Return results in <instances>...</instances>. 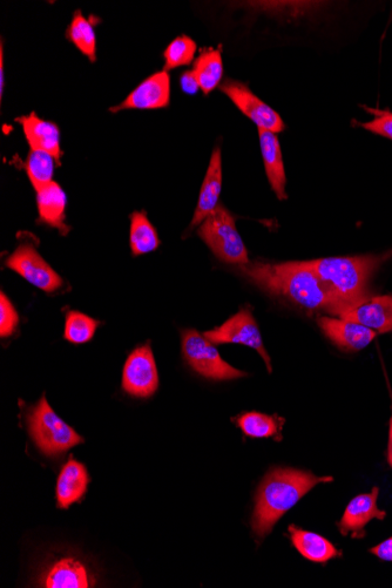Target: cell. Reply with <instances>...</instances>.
I'll return each mask as SVG.
<instances>
[{"label":"cell","mask_w":392,"mask_h":588,"mask_svg":"<svg viewBox=\"0 0 392 588\" xmlns=\"http://www.w3.org/2000/svg\"><path fill=\"white\" fill-rule=\"evenodd\" d=\"M340 319L362 324L377 334L392 331V295L368 296L340 314Z\"/></svg>","instance_id":"15"},{"label":"cell","mask_w":392,"mask_h":588,"mask_svg":"<svg viewBox=\"0 0 392 588\" xmlns=\"http://www.w3.org/2000/svg\"><path fill=\"white\" fill-rule=\"evenodd\" d=\"M319 327L323 334L335 344V346L347 353H357V351L367 348L371 342L376 339L377 333L362 324L343 320L340 317L321 316Z\"/></svg>","instance_id":"14"},{"label":"cell","mask_w":392,"mask_h":588,"mask_svg":"<svg viewBox=\"0 0 392 588\" xmlns=\"http://www.w3.org/2000/svg\"><path fill=\"white\" fill-rule=\"evenodd\" d=\"M4 83H5L4 58H3V46H2V47H0V93H2V97H3V92H4Z\"/></svg>","instance_id":"33"},{"label":"cell","mask_w":392,"mask_h":588,"mask_svg":"<svg viewBox=\"0 0 392 588\" xmlns=\"http://www.w3.org/2000/svg\"><path fill=\"white\" fill-rule=\"evenodd\" d=\"M66 37L77 49L90 59L91 63L97 60V37L91 20L86 19L83 13H73L72 22L67 29Z\"/></svg>","instance_id":"25"},{"label":"cell","mask_w":392,"mask_h":588,"mask_svg":"<svg viewBox=\"0 0 392 588\" xmlns=\"http://www.w3.org/2000/svg\"><path fill=\"white\" fill-rule=\"evenodd\" d=\"M222 93L231 99L232 103L258 126L259 130L279 134L286 130L285 121L280 114L273 110L241 81L227 79L220 86Z\"/></svg>","instance_id":"8"},{"label":"cell","mask_w":392,"mask_h":588,"mask_svg":"<svg viewBox=\"0 0 392 588\" xmlns=\"http://www.w3.org/2000/svg\"><path fill=\"white\" fill-rule=\"evenodd\" d=\"M380 495V489L374 488L369 493H362L351 499L343 517L340 520L339 530L342 536H348L354 539H361L366 537V526L371 520H384L387 517V512L378 509L377 500Z\"/></svg>","instance_id":"13"},{"label":"cell","mask_w":392,"mask_h":588,"mask_svg":"<svg viewBox=\"0 0 392 588\" xmlns=\"http://www.w3.org/2000/svg\"><path fill=\"white\" fill-rule=\"evenodd\" d=\"M16 121L22 125L25 139L29 143L31 151L50 153L60 162L63 151L60 146L59 127L56 124L40 119L36 113L20 117Z\"/></svg>","instance_id":"16"},{"label":"cell","mask_w":392,"mask_h":588,"mask_svg":"<svg viewBox=\"0 0 392 588\" xmlns=\"http://www.w3.org/2000/svg\"><path fill=\"white\" fill-rule=\"evenodd\" d=\"M232 422L250 438H273L276 442L282 441V429L286 419L280 416H269L261 412H246L232 418Z\"/></svg>","instance_id":"22"},{"label":"cell","mask_w":392,"mask_h":588,"mask_svg":"<svg viewBox=\"0 0 392 588\" xmlns=\"http://www.w3.org/2000/svg\"><path fill=\"white\" fill-rule=\"evenodd\" d=\"M200 85L202 92L208 96L214 90L221 86L223 78V60L219 49L208 47L199 54L195 59L192 70Z\"/></svg>","instance_id":"23"},{"label":"cell","mask_w":392,"mask_h":588,"mask_svg":"<svg viewBox=\"0 0 392 588\" xmlns=\"http://www.w3.org/2000/svg\"><path fill=\"white\" fill-rule=\"evenodd\" d=\"M364 110L375 117L368 123L358 124L371 133L392 140V112L376 110V108L363 107Z\"/></svg>","instance_id":"29"},{"label":"cell","mask_w":392,"mask_h":588,"mask_svg":"<svg viewBox=\"0 0 392 588\" xmlns=\"http://www.w3.org/2000/svg\"><path fill=\"white\" fill-rule=\"evenodd\" d=\"M213 344H242L258 351V354L266 363L268 373H272V360L263 344L261 331L249 309H241L222 326L206 331L204 334Z\"/></svg>","instance_id":"7"},{"label":"cell","mask_w":392,"mask_h":588,"mask_svg":"<svg viewBox=\"0 0 392 588\" xmlns=\"http://www.w3.org/2000/svg\"><path fill=\"white\" fill-rule=\"evenodd\" d=\"M91 483V477L83 463L71 458L67 462L57 482V506L59 509H69L71 505L84 498Z\"/></svg>","instance_id":"18"},{"label":"cell","mask_w":392,"mask_h":588,"mask_svg":"<svg viewBox=\"0 0 392 588\" xmlns=\"http://www.w3.org/2000/svg\"><path fill=\"white\" fill-rule=\"evenodd\" d=\"M239 270L254 285L270 294L287 297L297 306L326 310L334 316L339 312V304L307 261L248 262L239 266Z\"/></svg>","instance_id":"1"},{"label":"cell","mask_w":392,"mask_h":588,"mask_svg":"<svg viewBox=\"0 0 392 588\" xmlns=\"http://www.w3.org/2000/svg\"><path fill=\"white\" fill-rule=\"evenodd\" d=\"M36 192L39 221L58 229L62 235L69 233L71 227L65 223L67 196L64 189L53 181Z\"/></svg>","instance_id":"20"},{"label":"cell","mask_w":392,"mask_h":588,"mask_svg":"<svg viewBox=\"0 0 392 588\" xmlns=\"http://www.w3.org/2000/svg\"><path fill=\"white\" fill-rule=\"evenodd\" d=\"M388 463L390 468H392V415L389 424Z\"/></svg>","instance_id":"34"},{"label":"cell","mask_w":392,"mask_h":588,"mask_svg":"<svg viewBox=\"0 0 392 588\" xmlns=\"http://www.w3.org/2000/svg\"><path fill=\"white\" fill-rule=\"evenodd\" d=\"M32 441L43 455L57 457L85 439L53 411L45 395L26 418Z\"/></svg>","instance_id":"4"},{"label":"cell","mask_w":392,"mask_h":588,"mask_svg":"<svg viewBox=\"0 0 392 588\" xmlns=\"http://www.w3.org/2000/svg\"><path fill=\"white\" fill-rule=\"evenodd\" d=\"M334 482L333 477L315 476L313 472L292 468H274L262 479L255 496L252 530L256 538L265 539L279 520L316 485Z\"/></svg>","instance_id":"2"},{"label":"cell","mask_w":392,"mask_h":588,"mask_svg":"<svg viewBox=\"0 0 392 588\" xmlns=\"http://www.w3.org/2000/svg\"><path fill=\"white\" fill-rule=\"evenodd\" d=\"M392 252L385 255L346 256L307 261L308 266L327 286L337 304L339 317L344 310L368 297L371 277Z\"/></svg>","instance_id":"3"},{"label":"cell","mask_w":392,"mask_h":588,"mask_svg":"<svg viewBox=\"0 0 392 588\" xmlns=\"http://www.w3.org/2000/svg\"><path fill=\"white\" fill-rule=\"evenodd\" d=\"M180 85L182 92L189 94V96H194L201 90L193 71H185L181 74Z\"/></svg>","instance_id":"31"},{"label":"cell","mask_w":392,"mask_h":588,"mask_svg":"<svg viewBox=\"0 0 392 588\" xmlns=\"http://www.w3.org/2000/svg\"><path fill=\"white\" fill-rule=\"evenodd\" d=\"M100 322L79 312L66 314L64 339L73 344H84L90 342Z\"/></svg>","instance_id":"27"},{"label":"cell","mask_w":392,"mask_h":588,"mask_svg":"<svg viewBox=\"0 0 392 588\" xmlns=\"http://www.w3.org/2000/svg\"><path fill=\"white\" fill-rule=\"evenodd\" d=\"M19 316L15 307L4 293L0 295V336L10 337L15 334Z\"/></svg>","instance_id":"30"},{"label":"cell","mask_w":392,"mask_h":588,"mask_svg":"<svg viewBox=\"0 0 392 588\" xmlns=\"http://www.w3.org/2000/svg\"><path fill=\"white\" fill-rule=\"evenodd\" d=\"M259 139L269 185L277 199L285 201L288 199L287 178L279 138L273 132L259 130Z\"/></svg>","instance_id":"19"},{"label":"cell","mask_w":392,"mask_h":588,"mask_svg":"<svg viewBox=\"0 0 392 588\" xmlns=\"http://www.w3.org/2000/svg\"><path fill=\"white\" fill-rule=\"evenodd\" d=\"M222 189V159L220 147L213 151L208 170L199 194L191 226H198L219 207Z\"/></svg>","instance_id":"17"},{"label":"cell","mask_w":392,"mask_h":588,"mask_svg":"<svg viewBox=\"0 0 392 588\" xmlns=\"http://www.w3.org/2000/svg\"><path fill=\"white\" fill-rule=\"evenodd\" d=\"M159 388L157 363L150 344L139 347L128 356L123 373V389L128 395L148 398Z\"/></svg>","instance_id":"10"},{"label":"cell","mask_w":392,"mask_h":588,"mask_svg":"<svg viewBox=\"0 0 392 588\" xmlns=\"http://www.w3.org/2000/svg\"><path fill=\"white\" fill-rule=\"evenodd\" d=\"M181 349L188 366L207 380L232 381L247 376L223 360L215 344L208 341L204 335H200L199 331H182Z\"/></svg>","instance_id":"6"},{"label":"cell","mask_w":392,"mask_h":588,"mask_svg":"<svg viewBox=\"0 0 392 588\" xmlns=\"http://www.w3.org/2000/svg\"><path fill=\"white\" fill-rule=\"evenodd\" d=\"M5 265L45 293H54L63 287L62 277L54 272L38 250L29 243L18 246L6 259Z\"/></svg>","instance_id":"9"},{"label":"cell","mask_w":392,"mask_h":588,"mask_svg":"<svg viewBox=\"0 0 392 588\" xmlns=\"http://www.w3.org/2000/svg\"><path fill=\"white\" fill-rule=\"evenodd\" d=\"M171 77L166 71H160L146 78L128 94L123 103L110 108V112L125 110H160L170 106Z\"/></svg>","instance_id":"12"},{"label":"cell","mask_w":392,"mask_h":588,"mask_svg":"<svg viewBox=\"0 0 392 588\" xmlns=\"http://www.w3.org/2000/svg\"><path fill=\"white\" fill-rule=\"evenodd\" d=\"M370 553L375 554V556L378 559L383 560V562L392 563V537L384 540L383 543L373 547V549H370Z\"/></svg>","instance_id":"32"},{"label":"cell","mask_w":392,"mask_h":588,"mask_svg":"<svg viewBox=\"0 0 392 588\" xmlns=\"http://www.w3.org/2000/svg\"><path fill=\"white\" fill-rule=\"evenodd\" d=\"M130 245L134 256L150 254L160 246L157 229L148 220L146 212L131 214Z\"/></svg>","instance_id":"24"},{"label":"cell","mask_w":392,"mask_h":588,"mask_svg":"<svg viewBox=\"0 0 392 588\" xmlns=\"http://www.w3.org/2000/svg\"><path fill=\"white\" fill-rule=\"evenodd\" d=\"M290 539L295 549L309 562L327 564L329 560L340 558L342 552L336 546L312 531H306L295 525L288 527Z\"/></svg>","instance_id":"21"},{"label":"cell","mask_w":392,"mask_h":588,"mask_svg":"<svg viewBox=\"0 0 392 588\" xmlns=\"http://www.w3.org/2000/svg\"><path fill=\"white\" fill-rule=\"evenodd\" d=\"M198 46L191 37L180 36L164 52V71L168 72L193 63Z\"/></svg>","instance_id":"28"},{"label":"cell","mask_w":392,"mask_h":588,"mask_svg":"<svg viewBox=\"0 0 392 588\" xmlns=\"http://www.w3.org/2000/svg\"><path fill=\"white\" fill-rule=\"evenodd\" d=\"M60 162L52 154L42 151H31L25 161V171L33 188L38 189L50 185L53 182L56 166Z\"/></svg>","instance_id":"26"},{"label":"cell","mask_w":392,"mask_h":588,"mask_svg":"<svg viewBox=\"0 0 392 588\" xmlns=\"http://www.w3.org/2000/svg\"><path fill=\"white\" fill-rule=\"evenodd\" d=\"M198 234L220 261L236 266L249 262L245 242L236 229L234 216L226 207L219 205L201 223Z\"/></svg>","instance_id":"5"},{"label":"cell","mask_w":392,"mask_h":588,"mask_svg":"<svg viewBox=\"0 0 392 588\" xmlns=\"http://www.w3.org/2000/svg\"><path fill=\"white\" fill-rule=\"evenodd\" d=\"M39 585L45 588H89L97 585V578L83 559L63 556L44 567Z\"/></svg>","instance_id":"11"}]
</instances>
